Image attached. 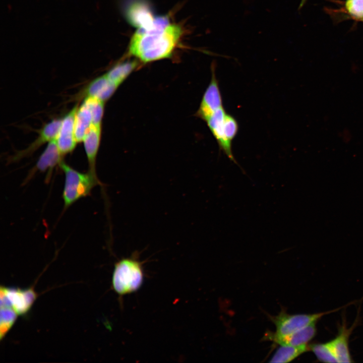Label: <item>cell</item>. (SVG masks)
<instances>
[{"mask_svg": "<svg viewBox=\"0 0 363 363\" xmlns=\"http://www.w3.org/2000/svg\"><path fill=\"white\" fill-rule=\"evenodd\" d=\"M310 350L307 344L298 346L281 345L272 356L270 362H288Z\"/></svg>", "mask_w": 363, "mask_h": 363, "instance_id": "ac0fdd59", "label": "cell"}, {"mask_svg": "<svg viewBox=\"0 0 363 363\" xmlns=\"http://www.w3.org/2000/svg\"><path fill=\"white\" fill-rule=\"evenodd\" d=\"M144 273L143 262L137 254L124 258L114 265L112 277L114 291L122 296L137 291L142 285Z\"/></svg>", "mask_w": 363, "mask_h": 363, "instance_id": "3957f363", "label": "cell"}, {"mask_svg": "<svg viewBox=\"0 0 363 363\" xmlns=\"http://www.w3.org/2000/svg\"><path fill=\"white\" fill-rule=\"evenodd\" d=\"M139 62L136 59L120 63L114 66L105 75L118 86L137 67Z\"/></svg>", "mask_w": 363, "mask_h": 363, "instance_id": "e0dca14e", "label": "cell"}, {"mask_svg": "<svg viewBox=\"0 0 363 363\" xmlns=\"http://www.w3.org/2000/svg\"><path fill=\"white\" fill-rule=\"evenodd\" d=\"M350 330L343 326L339 335L333 340L329 342L334 351L339 362H352L348 345V338Z\"/></svg>", "mask_w": 363, "mask_h": 363, "instance_id": "2e32d148", "label": "cell"}, {"mask_svg": "<svg viewBox=\"0 0 363 363\" xmlns=\"http://www.w3.org/2000/svg\"><path fill=\"white\" fill-rule=\"evenodd\" d=\"M85 99L88 102L91 111L93 125L101 127L104 102L93 97H85Z\"/></svg>", "mask_w": 363, "mask_h": 363, "instance_id": "7402d4cb", "label": "cell"}, {"mask_svg": "<svg viewBox=\"0 0 363 363\" xmlns=\"http://www.w3.org/2000/svg\"><path fill=\"white\" fill-rule=\"evenodd\" d=\"M339 309L313 314L297 315H289L282 311L277 316L271 317L276 326V332L271 333L275 336L290 335L314 322H316L323 316Z\"/></svg>", "mask_w": 363, "mask_h": 363, "instance_id": "5b68a950", "label": "cell"}, {"mask_svg": "<svg viewBox=\"0 0 363 363\" xmlns=\"http://www.w3.org/2000/svg\"><path fill=\"white\" fill-rule=\"evenodd\" d=\"M214 137L219 150L241 168L235 159L232 151V142L237 134L238 125L236 119L226 112L223 104L215 108L203 119Z\"/></svg>", "mask_w": 363, "mask_h": 363, "instance_id": "7a4b0ae2", "label": "cell"}, {"mask_svg": "<svg viewBox=\"0 0 363 363\" xmlns=\"http://www.w3.org/2000/svg\"><path fill=\"white\" fill-rule=\"evenodd\" d=\"M59 166L65 174L62 197L65 209L80 199L88 196L95 186L101 185L97 176L88 171L86 173L79 172L63 161Z\"/></svg>", "mask_w": 363, "mask_h": 363, "instance_id": "277c9868", "label": "cell"}, {"mask_svg": "<svg viewBox=\"0 0 363 363\" xmlns=\"http://www.w3.org/2000/svg\"><path fill=\"white\" fill-rule=\"evenodd\" d=\"M18 314L10 307H1L0 339L6 335L16 321Z\"/></svg>", "mask_w": 363, "mask_h": 363, "instance_id": "d6986e66", "label": "cell"}, {"mask_svg": "<svg viewBox=\"0 0 363 363\" xmlns=\"http://www.w3.org/2000/svg\"><path fill=\"white\" fill-rule=\"evenodd\" d=\"M341 12L347 19L360 21L363 19V0H345Z\"/></svg>", "mask_w": 363, "mask_h": 363, "instance_id": "ffe728a7", "label": "cell"}, {"mask_svg": "<svg viewBox=\"0 0 363 363\" xmlns=\"http://www.w3.org/2000/svg\"><path fill=\"white\" fill-rule=\"evenodd\" d=\"M101 127L92 125L83 142L88 162V171L97 175L96 160L100 142Z\"/></svg>", "mask_w": 363, "mask_h": 363, "instance_id": "4fadbf2b", "label": "cell"}, {"mask_svg": "<svg viewBox=\"0 0 363 363\" xmlns=\"http://www.w3.org/2000/svg\"><path fill=\"white\" fill-rule=\"evenodd\" d=\"M317 358L324 362H339L329 342L315 344L309 346Z\"/></svg>", "mask_w": 363, "mask_h": 363, "instance_id": "44dd1931", "label": "cell"}, {"mask_svg": "<svg viewBox=\"0 0 363 363\" xmlns=\"http://www.w3.org/2000/svg\"><path fill=\"white\" fill-rule=\"evenodd\" d=\"M62 118L54 119L45 124L41 129L39 136L27 148L19 151L11 158V161H16L32 154L40 146L56 140L60 130Z\"/></svg>", "mask_w": 363, "mask_h": 363, "instance_id": "9c48e42d", "label": "cell"}, {"mask_svg": "<svg viewBox=\"0 0 363 363\" xmlns=\"http://www.w3.org/2000/svg\"><path fill=\"white\" fill-rule=\"evenodd\" d=\"M93 125L91 111L88 102L85 99L78 107L75 116V133L77 142H83Z\"/></svg>", "mask_w": 363, "mask_h": 363, "instance_id": "9a60e30c", "label": "cell"}, {"mask_svg": "<svg viewBox=\"0 0 363 363\" xmlns=\"http://www.w3.org/2000/svg\"><path fill=\"white\" fill-rule=\"evenodd\" d=\"M214 69V67L212 69L211 81L203 94L197 113V116L202 119L215 108L223 104L222 98Z\"/></svg>", "mask_w": 363, "mask_h": 363, "instance_id": "30bf717a", "label": "cell"}, {"mask_svg": "<svg viewBox=\"0 0 363 363\" xmlns=\"http://www.w3.org/2000/svg\"><path fill=\"white\" fill-rule=\"evenodd\" d=\"M129 22L137 28H146L150 26L155 19L149 8L145 4L135 3L127 12Z\"/></svg>", "mask_w": 363, "mask_h": 363, "instance_id": "5bb4252c", "label": "cell"}, {"mask_svg": "<svg viewBox=\"0 0 363 363\" xmlns=\"http://www.w3.org/2000/svg\"><path fill=\"white\" fill-rule=\"evenodd\" d=\"M78 108V105H75L62 118L56 141L58 148L63 156L72 152L78 143L75 133V116Z\"/></svg>", "mask_w": 363, "mask_h": 363, "instance_id": "52a82bcc", "label": "cell"}, {"mask_svg": "<svg viewBox=\"0 0 363 363\" xmlns=\"http://www.w3.org/2000/svg\"><path fill=\"white\" fill-rule=\"evenodd\" d=\"M1 307H12L18 315L26 314L37 298L32 287L22 289L1 286Z\"/></svg>", "mask_w": 363, "mask_h": 363, "instance_id": "8992f818", "label": "cell"}, {"mask_svg": "<svg viewBox=\"0 0 363 363\" xmlns=\"http://www.w3.org/2000/svg\"><path fill=\"white\" fill-rule=\"evenodd\" d=\"M360 22H363V19H362V20L360 21Z\"/></svg>", "mask_w": 363, "mask_h": 363, "instance_id": "603a6c76", "label": "cell"}, {"mask_svg": "<svg viewBox=\"0 0 363 363\" xmlns=\"http://www.w3.org/2000/svg\"><path fill=\"white\" fill-rule=\"evenodd\" d=\"M316 333V322L287 336H275L271 333L265 335V339L273 341L281 345L298 346L312 340Z\"/></svg>", "mask_w": 363, "mask_h": 363, "instance_id": "8fae6325", "label": "cell"}, {"mask_svg": "<svg viewBox=\"0 0 363 363\" xmlns=\"http://www.w3.org/2000/svg\"><path fill=\"white\" fill-rule=\"evenodd\" d=\"M118 86L105 74L92 81L84 91L85 97H93L106 101L114 93Z\"/></svg>", "mask_w": 363, "mask_h": 363, "instance_id": "7c38bea8", "label": "cell"}, {"mask_svg": "<svg viewBox=\"0 0 363 363\" xmlns=\"http://www.w3.org/2000/svg\"><path fill=\"white\" fill-rule=\"evenodd\" d=\"M63 156L58 148L56 140L49 142L26 179L28 180L31 178L36 171H39L42 172H47L46 178L48 181L53 168L57 165H59L63 161Z\"/></svg>", "mask_w": 363, "mask_h": 363, "instance_id": "ba28073f", "label": "cell"}, {"mask_svg": "<svg viewBox=\"0 0 363 363\" xmlns=\"http://www.w3.org/2000/svg\"><path fill=\"white\" fill-rule=\"evenodd\" d=\"M182 34L181 26L172 23L168 16L155 17L150 26L138 28L134 33L128 53L143 63L169 58Z\"/></svg>", "mask_w": 363, "mask_h": 363, "instance_id": "6da1fadb", "label": "cell"}]
</instances>
